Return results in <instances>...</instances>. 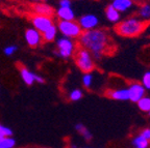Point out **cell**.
I'll return each mask as SVG.
<instances>
[{"label": "cell", "instance_id": "obj_11", "mask_svg": "<svg viewBox=\"0 0 150 148\" xmlns=\"http://www.w3.org/2000/svg\"><path fill=\"white\" fill-rule=\"evenodd\" d=\"M55 15L59 21H73L75 20V13L72 7H59Z\"/></svg>", "mask_w": 150, "mask_h": 148}, {"label": "cell", "instance_id": "obj_10", "mask_svg": "<svg viewBox=\"0 0 150 148\" xmlns=\"http://www.w3.org/2000/svg\"><path fill=\"white\" fill-rule=\"evenodd\" d=\"M106 95L115 101H128V89L127 88H117V89H110L106 92Z\"/></svg>", "mask_w": 150, "mask_h": 148}, {"label": "cell", "instance_id": "obj_26", "mask_svg": "<svg viewBox=\"0 0 150 148\" xmlns=\"http://www.w3.org/2000/svg\"><path fill=\"white\" fill-rule=\"evenodd\" d=\"M142 85L144 86L145 89L150 90V72H147L144 74L143 78H142Z\"/></svg>", "mask_w": 150, "mask_h": 148}, {"label": "cell", "instance_id": "obj_19", "mask_svg": "<svg viewBox=\"0 0 150 148\" xmlns=\"http://www.w3.org/2000/svg\"><path fill=\"white\" fill-rule=\"evenodd\" d=\"M132 145L134 148H148L150 145V141H148L144 137L139 135L132 139Z\"/></svg>", "mask_w": 150, "mask_h": 148}, {"label": "cell", "instance_id": "obj_2", "mask_svg": "<svg viewBox=\"0 0 150 148\" xmlns=\"http://www.w3.org/2000/svg\"><path fill=\"white\" fill-rule=\"evenodd\" d=\"M147 24L148 22L143 21L139 17H130L124 19L121 22H118L115 30L118 34L123 37H136L145 30Z\"/></svg>", "mask_w": 150, "mask_h": 148}, {"label": "cell", "instance_id": "obj_12", "mask_svg": "<svg viewBox=\"0 0 150 148\" xmlns=\"http://www.w3.org/2000/svg\"><path fill=\"white\" fill-rule=\"evenodd\" d=\"M33 12L35 15H41V16H46V17H52L54 12V9L49 4H47L46 2H37V4L33 6Z\"/></svg>", "mask_w": 150, "mask_h": 148}, {"label": "cell", "instance_id": "obj_27", "mask_svg": "<svg viewBox=\"0 0 150 148\" xmlns=\"http://www.w3.org/2000/svg\"><path fill=\"white\" fill-rule=\"evenodd\" d=\"M141 136L144 137L146 140L150 141V128H144V130L141 131Z\"/></svg>", "mask_w": 150, "mask_h": 148}, {"label": "cell", "instance_id": "obj_24", "mask_svg": "<svg viewBox=\"0 0 150 148\" xmlns=\"http://www.w3.org/2000/svg\"><path fill=\"white\" fill-rule=\"evenodd\" d=\"M13 136V130L11 127L6 125L0 124V140L4 137H12Z\"/></svg>", "mask_w": 150, "mask_h": 148}, {"label": "cell", "instance_id": "obj_3", "mask_svg": "<svg viewBox=\"0 0 150 148\" xmlns=\"http://www.w3.org/2000/svg\"><path fill=\"white\" fill-rule=\"evenodd\" d=\"M73 56H74L76 66L83 74H86V73H92L95 70V60H94L92 54L88 50L79 47V48L76 49V51H75Z\"/></svg>", "mask_w": 150, "mask_h": 148}, {"label": "cell", "instance_id": "obj_14", "mask_svg": "<svg viewBox=\"0 0 150 148\" xmlns=\"http://www.w3.org/2000/svg\"><path fill=\"white\" fill-rule=\"evenodd\" d=\"M134 0H114L112 5L117 9L119 13H125L134 6Z\"/></svg>", "mask_w": 150, "mask_h": 148}, {"label": "cell", "instance_id": "obj_6", "mask_svg": "<svg viewBox=\"0 0 150 148\" xmlns=\"http://www.w3.org/2000/svg\"><path fill=\"white\" fill-rule=\"evenodd\" d=\"M31 24L35 29H37L39 32L43 33L50 28L52 25H54L52 17L41 16V15H35L31 17Z\"/></svg>", "mask_w": 150, "mask_h": 148}, {"label": "cell", "instance_id": "obj_4", "mask_svg": "<svg viewBox=\"0 0 150 148\" xmlns=\"http://www.w3.org/2000/svg\"><path fill=\"white\" fill-rule=\"evenodd\" d=\"M77 46L75 44L74 39L66 36H61L56 38V50L55 55L59 58L69 59L74 55Z\"/></svg>", "mask_w": 150, "mask_h": 148}, {"label": "cell", "instance_id": "obj_8", "mask_svg": "<svg viewBox=\"0 0 150 148\" xmlns=\"http://www.w3.org/2000/svg\"><path fill=\"white\" fill-rule=\"evenodd\" d=\"M24 37H25V42L30 48H37L43 43L42 33L39 32L33 27L28 28L24 33Z\"/></svg>", "mask_w": 150, "mask_h": 148}, {"label": "cell", "instance_id": "obj_17", "mask_svg": "<svg viewBox=\"0 0 150 148\" xmlns=\"http://www.w3.org/2000/svg\"><path fill=\"white\" fill-rule=\"evenodd\" d=\"M75 130L77 131V133L80 135V136L83 138L86 141H91L93 139V135L90 132V130L87 126H84L82 123H77L75 124Z\"/></svg>", "mask_w": 150, "mask_h": 148}, {"label": "cell", "instance_id": "obj_30", "mask_svg": "<svg viewBox=\"0 0 150 148\" xmlns=\"http://www.w3.org/2000/svg\"><path fill=\"white\" fill-rule=\"evenodd\" d=\"M30 1H33V2H35V3H37V2H39L40 0H30Z\"/></svg>", "mask_w": 150, "mask_h": 148}, {"label": "cell", "instance_id": "obj_21", "mask_svg": "<svg viewBox=\"0 0 150 148\" xmlns=\"http://www.w3.org/2000/svg\"><path fill=\"white\" fill-rule=\"evenodd\" d=\"M16 146V140L12 137H4L0 140V148H14Z\"/></svg>", "mask_w": 150, "mask_h": 148}, {"label": "cell", "instance_id": "obj_18", "mask_svg": "<svg viewBox=\"0 0 150 148\" xmlns=\"http://www.w3.org/2000/svg\"><path fill=\"white\" fill-rule=\"evenodd\" d=\"M138 17L143 21H150V3H144L143 5H141L138 10Z\"/></svg>", "mask_w": 150, "mask_h": 148}, {"label": "cell", "instance_id": "obj_20", "mask_svg": "<svg viewBox=\"0 0 150 148\" xmlns=\"http://www.w3.org/2000/svg\"><path fill=\"white\" fill-rule=\"evenodd\" d=\"M137 104H138L139 109H140L141 111L147 112V113L150 111V96H146L145 95V96L142 97Z\"/></svg>", "mask_w": 150, "mask_h": 148}, {"label": "cell", "instance_id": "obj_33", "mask_svg": "<svg viewBox=\"0 0 150 148\" xmlns=\"http://www.w3.org/2000/svg\"><path fill=\"white\" fill-rule=\"evenodd\" d=\"M112 1H114V0H112Z\"/></svg>", "mask_w": 150, "mask_h": 148}, {"label": "cell", "instance_id": "obj_1", "mask_svg": "<svg viewBox=\"0 0 150 148\" xmlns=\"http://www.w3.org/2000/svg\"><path fill=\"white\" fill-rule=\"evenodd\" d=\"M79 46L86 49L93 56L94 60H100L112 49V37L104 29L95 28L93 30L82 31L78 37Z\"/></svg>", "mask_w": 150, "mask_h": 148}, {"label": "cell", "instance_id": "obj_25", "mask_svg": "<svg viewBox=\"0 0 150 148\" xmlns=\"http://www.w3.org/2000/svg\"><path fill=\"white\" fill-rule=\"evenodd\" d=\"M17 51H18V46H16V45H8V46H6L4 48L3 53L6 56H13Z\"/></svg>", "mask_w": 150, "mask_h": 148}, {"label": "cell", "instance_id": "obj_23", "mask_svg": "<svg viewBox=\"0 0 150 148\" xmlns=\"http://www.w3.org/2000/svg\"><path fill=\"white\" fill-rule=\"evenodd\" d=\"M93 80H94V77L91 73H86V74L82 76L81 79V82H82V85H83L84 88H87V89H90L93 85Z\"/></svg>", "mask_w": 150, "mask_h": 148}, {"label": "cell", "instance_id": "obj_13", "mask_svg": "<svg viewBox=\"0 0 150 148\" xmlns=\"http://www.w3.org/2000/svg\"><path fill=\"white\" fill-rule=\"evenodd\" d=\"M19 71H20V76H21L22 81H23L26 85L30 86V85H33V84L35 83V73L31 72L29 68H27V67L24 66V65H21V66H20V68H19Z\"/></svg>", "mask_w": 150, "mask_h": 148}, {"label": "cell", "instance_id": "obj_5", "mask_svg": "<svg viewBox=\"0 0 150 148\" xmlns=\"http://www.w3.org/2000/svg\"><path fill=\"white\" fill-rule=\"evenodd\" d=\"M57 31L62 34V36L69 37V38H78L81 35L82 30L77 22L73 21H59L57 25Z\"/></svg>", "mask_w": 150, "mask_h": 148}, {"label": "cell", "instance_id": "obj_22", "mask_svg": "<svg viewBox=\"0 0 150 148\" xmlns=\"http://www.w3.org/2000/svg\"><path fill=\"white\" fill-rule=\"evenodd\" d=\"M82 96H83V93H82V91L80 90V89H78V88L72 89V90L70 91V93H69V100H70L71 102H78V101L81 100Z\"/></svg>", "mask_w": 150, "mask_h": 148}, {"label": "cell", "instance_id": "obj_32", "mask_svg": "<svg viewBox=\"0 0 150 148\" xmlns=\"http://www.w3.org/2000/svg\"><path fill=\"white\" fill-rule=\"evenodd\" d=\"M148 114H149V116H150V111H149V112H148Z\"/></svg>", "mask_w": 150, "mask_h": 148}, {"label": "cell", "instance_id": "obj_29", "mask_svg": "<svg viewBox=\"0 0 150 148\" xmlns=\"http://www.w3.org/2000/svg\"><path fill=\"white\" fill-rule=\"evenodd\" d=\"M35 83H39V84H44L45 83V79L43 78L41 75H35Z\"/></svg>", "mask_w": 150, "mask_h": 148}, {"label": "cell", "instance_id": "obj_28", "mask_svg": "<svg viewBox=\"0 0 150 148\" xmlns=\"http://www.w3.org/2000/svg\"><path fill=\"white\" fill-rule=\"evenodd\" d=\"M71 0H59V7H71Z\"/></svg>", "mask_w": 150, "mask_h": 148}, {"label": "cell", "instance_id": "obj_16", "mask_svg": "<svg viewBox=\"0 0 150 148\" xmlns=\"http://www.w3.org/2000/svg\"><path fill=\"white\" fill-rule=\"evenodd\" d=\"M57 28H56V25H52L50 28H48L45 32L42 33V38H43V42H46V43H51L54 42L56 39V36H57Z\"/></svg>", "mask_w": 150, "mask_h": 148}, {"label": "cell", "instance_id": "obj_9", "mask_svg": "<svg viewBox=\"0 0 150 148\" xmlns=\"http://www.w3.org/2000/svg\"><path fill=\"white\" fill-rule=\"evenodd\" d=\"M128 89V101L138 103L143 96H145L146 89L141 83H132L127 87Z\"/></svg>", "mask_w": 150, "mask_h": 148}, {"label": "cell", "instance_id": "obj_31", "mask_svg": "<svg viewBox=\"0 0 150 148\" xmlns=\"http://www.w3.org/2000/svg\"><path fill=\"white\" fill-rule=\"evenodd\" d=\"M40 1H42V2H46V1H48V0H40Z\"/></svg>", "mask_w": 150, "mask_h": 148}, {"label": "cell", "instance_id": "obj_7", "mask_svg": "<svg viewBox=\"0 0 150 148\" xmlns=\"http://www.w3.org/2000/svg\"><path fill=\"white\" fill-rule=\"evenodd\" d=\"M77 23L80 26L82 31L93 30L95 28H98L99 19L96 15L94 14H86V15H82L78 19Z\"/></svg>", "mask_w": 150, "mask_h": 148}, {"label": "cell", "instance_id": "obj_15", "mask_svg": "<svg viewBox=\"0 0 150 148\" xmlns=\"http://www.w3.org/2000/svg\"><path fill=\"white\" fill-rule=\"evenodd\" d=\"M105 16L106 19L110 23H118L121 19V13H119L115 7L112 6V3L108 5L105 8Z\"/></svg>", "mask_w": 150, "mask_h": 148}]
</instances>
